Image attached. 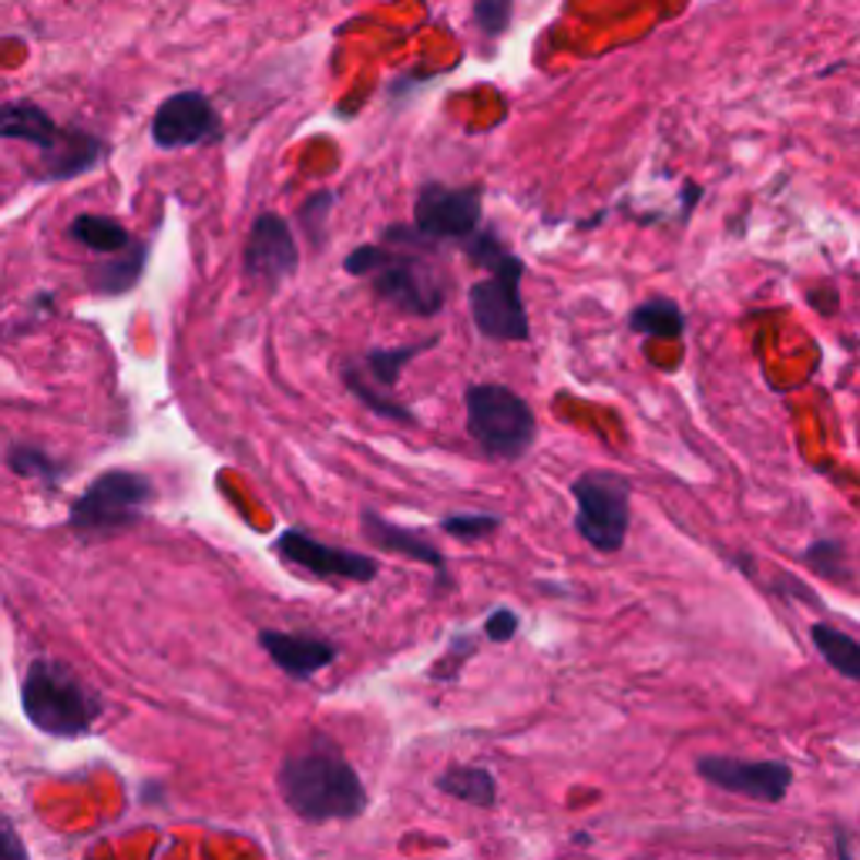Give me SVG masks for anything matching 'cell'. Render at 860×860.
Segmentation results:
<instances>
[{"instance_id":"cell-1","label":"cell","mask_w":860,"mask_h":860,"mask_svg":"<svg viewBox=\"0 0 860 860\" xmlns=\"http://www.w3.org/2000/svg\"><path fill=\"white\" fill-rule=\"evenodd\" d=\"M431 252L437 243L427 239L417 225H390L384 229V246H360L346 256L350 276H367L374 293L411 316H434L447 303V286L440 269H434Z\"/></svg>"},{"instance_id":"cell-2","label":"cell","mask_w":860,"mask_h":860,"mask_svg":"<svg viewBox=\"0 0 860 860\" xmlns=\"http://www.w3.org/2000/svg\"><path fill=\"white\" fill-rule=\"evenodd\" d=\"M280 793L296 817L309 824L353 821L367 810L364 780L323 733H313L303 750L280 763Z\"/></svg>"},{"instance_id":"cell-3","label":"cell","mask_w":860,"mask_h":860,"mask_svg":"<svg viewBox=\"0 0 860 860\" xmlns=\"http://www.w3.org/2000/svg\"><path fill=\"white\" fill-rule=\"evenodd\" d=\"M21 709L37 733L74 740L87 737L105 712L95 690H87L68 662L40 656L27 665L21 683Z\"/></svg>"},{"instance_id":"cell-4","label":"cell","mask_w":860,"mask_h":860,"mask_svg":"<svg viewBox=\"0 0 860 860\" xmlns=\"http://www.w3.org/2000/svg\"><path fill=\"white\" fill-rule=\"evenodd\" d=\"M464 411H468V434L494 461L525 458L538 437L534 411L511 387L471 384L464 390Z\"/></svg>"},{"instance_id":"cell-5","label":"cell","mask_w":860,"mask_h":860,"mask_svg":"<svg viewBox=\"0 0 860 860\" xmlns=\"http://www.w3.org/2000/svg\"><path fill=\"white\" fill-rule=\"evenodd\" d=\"M155 502L152 478L139 471H105L71 505L68 525L78 534H115L139 525Z\"/></svg>"},{"instance_id":"cell-6","label":"cell","mask_w":860,"mask_h":860,"mask_svg":"<svg viewBox=\"0 0 860 860\" xmlns=\"http://www.w3.org/2000/svg\"><path fill=\"white\" fill-rule=\"evenodd\" d=\"M575 494V528L596 552H619L628 534L632 518V487L615 471H585L572 484Z\"/></svg>"},{"instance_id":"cell-7","label":"cell","mask_w":860,"mask_h":860,"mask_svg":"<svg viewBox=\"0 0 860 860\" xmlns=\"http://www.w3.org/2000/svg\"><path fill=\"white\" fill-rule=\"evenodd\" d=\"M437 343V337L424 340V343H407V346H393V350H370L356 360V364H346L343 367V384L346 390L367 407V411L380 414L384 421H397V424H407L414 427L417 424V414L411 407H403L400 400L390 397L400 370L411 364L414 356H421L424 350H431Z\"/></svg>"},{"instance_id":"cell-8","label":"cell","mask_w":860,"mask_h":860,"mask_svg":"<svg viewBox=\"0 0 860 860\" xmlns=\"http://www.w3.org/2000/svg\"><path fill=\"white\" fill-rule=\"evenodd\" d=\"M521 276H525V262L511 259L508 266L494 269L487 280L471 286L468 293L471 320L487 340H502V343L528 340L531 327L521 299Z\"/></svg>"},{"instance_id":"cell-9","label":"cell","mask_w":860,"mask_h":860,"mask_svg":"<svg viewBox=\"0 0 860 860\" xmlns=\"http://www.w3.org/2000/svg\"><path fill=\"white\" fill-rule=\"evenodd\" d=\"M414 225L437 246L440 243L464 246L481 229V189L478 186L450 189L440 182H427L414 202Z\"/></svg>"},{"instance_id":"cell-10","label":"cell","mask_w":860,"mask_h":860,"mask_svg":"<svg viewBox=\"0 0 860 860\" xmlns=\"http://www.w3.org/2000/svg\"><path fill=\"white\" fill-rule=\"evenodd\" d=\"M696 774L727 790L759 803H780L790 790L793 769L780 759H733V756H703L696 763Z\"/></svg>"},{"instance_id":"cell-11","label":"cell","mask_w":860,"mask_h":860,"mask_svg":"<svg viewBox=\"0 0 860 860\" xmlns=\"http://www.w3.org/2000/svg\"><path fill=\"white\" fill-rule=\"evenodd\" d=\"M290 565H299L303 572L316 578H343V581H374L380 575V562L364 555V552H350L337 545H323L320 538H313L303 528H286L276 545H273Z\"/></svg>"},{"instance_id":"cell-12","label":"cell","mask_w":860,"mask_h":860,"mask_svg":"<svg viewBox=\"0 0 860 860\" xmlns=\"http://www.w3.org/2000/svg\"><path fill=\"white\" fill-rule=\"evenodd\" d=\"M222 139V118L202 92H178L165 98L152 118V142L158 149H192Z\"/></svg>"},{"instance_id":"cell-13","label":"cell","mask_w":860,"mask_h":860,"mask_svg":"<svg viewBox=\"0 0 860 860\" xmlns=\"http://www.w3.org/2000/svg\"><path fill=\"white\" fill-rule=\"evenodd\" d=\"M296 266H299V249L286 219L276 212L256 215L246 243V273L273 290L296 273Z\"/></svg>"},{"instance_id":"cell-14","label":"cell","mask_w":860,"mask_h":860,"mask_svg":"<svg viewBox=\"0 0 860 860\" xmlns=\"http://www.w3.org/2000/svg\"><path fill=\"white\" fill-rule=\"evenodd\" d=\"M360 528H364V538L374 541L377 549L384 552H393L400 558H411L417 565H427L434 572V585L437 592L440 588H450V575H447V555L434 545V541L424 534V531H414V528H403L397 521H387L384 515L377 511H364L360 515Z\"/></svg>"},{"instance_id":"cell-15","label":"cell","mask_w":860,"mask_h":860,"mask_svg":"<svg viewBox=\"0 0 860 860\" xmlns=\"http://www.w3.org/2000/svg\"><path fill=\"white\" fill-rule=\"evenodd\" d=\"M259 646L273 659L290 679H309L320 669H327L337 659V646L320 636H303V632H283V628H262Z\"/></svg>"},{"instance_id":"cell-16","label":"cell","mask_w":860,"mask_h":860,"mask_svg":"<svg viewBox=\"0 0 860 860\" xmlns=\"http://www.w3.org/2000/svg\"><path fill=\"white\" fill-rule=\"evenodd\" d=\"M102 158H105V142L102 139L68 128L61 134V142L51 152H44L40 178H44V182H64V178H74V175H81L87 168H95Z\"/></svg>"},{"instance_id":"cell-17","label":"cell","mask_w":860,"mask_h":860,"mask_svg":"<svg viewBox=\"0 0 860 860\" xmlns=\"http://www.w3.org/2000/svg\"><path fill=\"white\" fill-rule=\"evenodd\" d=\"M64 128L55 125V118L34 102H11L0 105V139L27 142L40 152H51L61 142Z\"/></svg>"},{"instance_id":"cell-18","label":"cell","mask_w":860,"mask_h":860,"mask_svg":"<svg viewBox=\"0 0 860 860\" xmlns=\"http://www.w3.org/2000/svg\"><path fill=\"white\" fill-rule=\"evenodd\" d=\"M145 259H149V243L134 239L128 249L115 252V259H105L98 266H92V273H87V286L102 296H121L128 293L134 283L142 280L145 273Z\"/></svg>"},{"instance_id":"cell-19","label":"cell","mask_w":860,"mask_h":860,"mask_svg":"<svg viewBox=\"0 0 860 860\" xmlns=\"http://www.w3.org/2000/svg\"><path fill=\"white\" fill-rule=\"evenodd\" d=\"M434 784L440 793L455 797L461 803H471V806H481V810L494 806V800H497V780L484 766H450Z\"/></svg>"},{"instance_id":"cell-20","label":"cell","mask_w":860,"mask_h":860,"mask_svg":"<svg viewBox=\"0 0 860 860\" xmlns=\"http://www.w3.org/2000/svg\"><path fill=\"white\" fill-rule=\"evenodd\" d=\"M68 236H71L74 243H81L84 249L105 252V256H115V252H121V249H128V246L134 243L131 233L125 229L118 219L95 215V212L78 215V219L68 225Z\"/></svg>"},{"instance_id":"cell-21","label":"cell","mask_w":860,"mask_h":860,"mask_svg":"<svg viewBox=\"0 0 860 860\" xmlns=\"http://www.w3.org/2000/svg\"><path fill=\"white\" fill-rule=\"evenodd\" d=\"M810 639L817 646V652L824 656V662L830 669H837L847 679H857L860 683V643L850 639L847 632L827 625V622H813L810 625Z\"/></svg>"},{"instance_id":"cell-22","label":"cell","mask_w":860,"mask_h":860,"mask_svg":"<svg viewBox=\"0 0 860 860\" xmlns=\"http://www.w3.org/2000/svg\"><path fill=\"white\" fill-rule=\"evenodd\" d=\"M683 309H679L672 299L665 296H656V299H646L643 306H636V313L628 316V327L636 333H646V337H662V340H675L683 333Z\"/></svg>"},{"instance_id":"cell-23","label":"cell","mask_w":860,"mask_h":860,"mask_svg":"<svg viewBox=\"0 0 860 860\" xmlns=\"http://www.w3.org/2000/svg\"><path fill=\"white\" fill-rule=\"evenodd\" d=\"M8 468L24 481H37V484H48V487H55L64 478V464L55 461L48 450H40L34 444H11L8 447Z\"/></svg>"},{"instance_id":"cell-24","label":"cell","mask_w":860,"mask_h":860,"mask_svg":"<svg viewBox=\"0 0 860 860\" xmlns=\"http://www.w3.org/2000/svg\"><path fill=\"white\" fill-rule=\"evenodd\" d=\"M440 528L450 534V538H461V541H481L487 534H494L502 528V518L497 515H484V511H461V515H447L440 521Z\"/></svg>"},{"instance_id":"cell-25","label":"cell","mask_w":860,"mask_h":860,"mask_svg":"<svg viewBox=\"0 0 860 860\" xmlns=\"http://www.w3.org/2000/svg\"><path fill=\"white\" fill-rule=\"evenodd\" d=\"M333 202H337V196H333V192H316V196H309V199L303 202V209H299V222H303V229L309 233V239H313L316 246L323 243V222H327V215H330Z\"/></svg>"},{"instance_id":"cell-26","label":"cell","mask_w":860,"mask_h":860,"mask_svg":"<svg viewBox=\"0 0 860 860\" xmlns=\"http://www.w3.org/2000/svg\"><path fill=\"white\" fill-rule=\"evenodd\" d=\"M474 21L484 34H502L511 21V0H474Z\"/></svg>"},{"instance_id":"cell-27","label":"cell","mask_w":860,"mask_h":860,"mask_svg":"<svg viewBox=\"0 0 860 860\" xmlns=\"http://www.w3.org/2000/svg\"><path fill=\"white\" fill-rule=\"evenodd\" d=\"M813 568L817 572H824V575H840V568L837 565H844V549L837 545V541H817V545L813 549H806V555H803Z\"/></svg>"},{"instance_id":"cell-28","label":"cell","mask_w":860,"mask_h":860,"mask_svg":"<svg viewBox=\"0 0 860 860\" xmlns=\"http://www.w3.org/2000/svg\"><path fill=\"white\" fill-rule=\"evenodd\" d=\"M515 632H518V615L511 609H497L487 615L484 622V636L491 643H511L515 639Z\"/></svg>"},{"instance_id":"cell-29","label":"cell","mask_w":860,"mask_h":860,"mask_svg":"<svg viewBox=\"0 0 860 860\" xmlns=\"http://www.w3.org/2000/svg\"><path fill=\"white\" fill-rule=\"evenodd\" d=\"M474 652V639H468V636H461V639H455V646H450V652L434 665V679H455L458 672H461V659L464 656H471Z\"/></svg>"},{"instance_id":"cell-30","label":"cell","mask_w":860,"mask_h":860,"mask_svg":"<svg viewBox=\"0 0 860 860\" xmlns=\"http://www.w3.org/2000/svg\"><path fill=\"white\" fill-rule=\"evenodd\" d=\"M0 860H27V847L4 813H0Z\"/></svg>"}]
</instances>
